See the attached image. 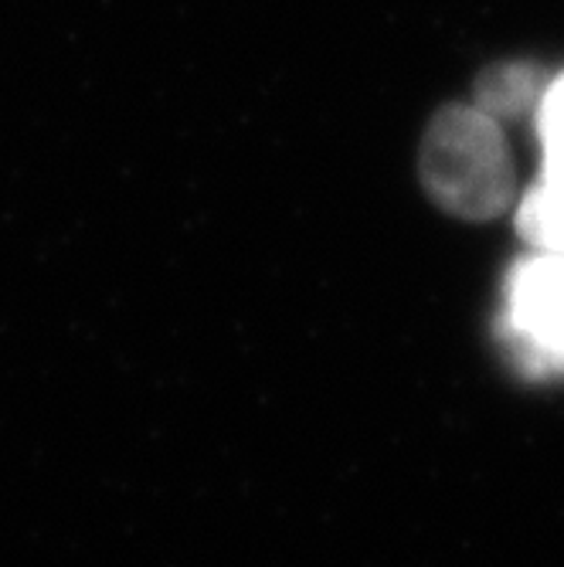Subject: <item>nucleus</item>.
<instances>
[{"instance_id": "3", "label": "nucleus", "mask_w": 564, "mask_h": 567, "mask_svg": "<svg viewBox=\"0 0 564 567\" xmlns=\"http://www.w3.org/2000/svg\"><path fill=\"white\" fill-rule=\"evenodd\" d=\"M534 130L544 161L517 208V231L537 251H564V72L547 82Z\"/></svg>"}, {"instance_id": "2", "label": "nucleus", "mask_w": 564, "mask_h": 567, "mask_svg": "<svg viewBox=\"0 0 564 567\" xmlns=\"http://www.w3.org/2000/svg\"><path fill=\"white\" fill-rule=\"evenodd\" d=\"M506 330L541 368L564 371V251H531L506 282Z\"/></svg>"}, {"instance_id": "1", "label": "nucleus", "mask_w": 564, "mask_h": 567, "mask_svg": "<svg viewBox=\"0 0 564 567\" xmlns=\"http://www.w3.org/2000/svg\"><path fill=\"white\" fill-rule=\"evenodd\" d=\"M422 184L445 212L490 221L514 197V161L503 123L480 106H445L425 130Z\"/></svg>"}, {"instance_id": "4", "label": "nucleus", "mask_w": 564, "mask_h": 567, "mask_svg": "<svg viewBox=\"0 0 564 567\" xmlns=\"http://www.w3.org/2000/svg\"><path fill=\"white\" fill-rule=\"evenodd\" d=\"M547 82L551 79L541 69L527 65V62L496 65L476 85V106L483 113H490L493 120H500V123H506V120H534Z\"/></svg>"}]
</instances>
